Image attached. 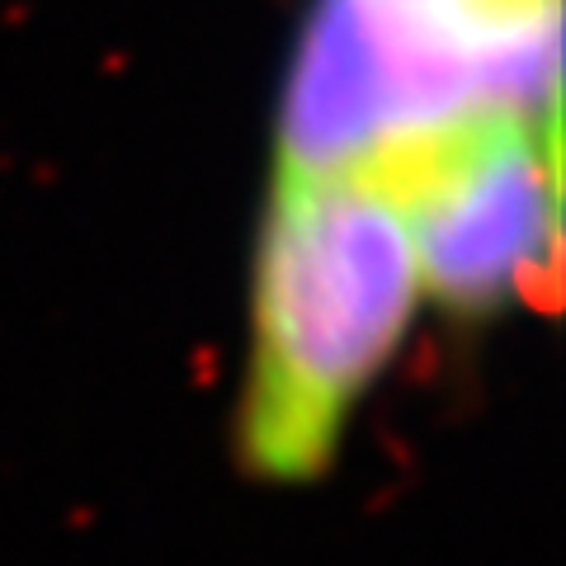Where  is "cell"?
<instances>
[{
	"mask_svg": "<svg viewBox=\"0 0 566 566\" xmlns=\"http://www.w3.org/2000/svg\"><path fill=\"white\" fill-rule=\"evenodd\" d=\"M424 303L411 232L374 175L279 170L251 274L237 458L264 486H312L392 368Z\"/></svg>",
	"mask_w": 566,
	"mask_h": 566,
	"instance_id": "obj_1",
	"label": "cell"
},
{
	"mask_svg": "<svg viewBox=\"0 0 566 566\" xmlns=\"http://www.w3.org/2000/svg\"><path fill=\"white\" fill-rule=\"evenodd\" d=\"M562 0H316L279 104V170L378 175L482 118L557 123Z\"/></svg>",
	"mask_w": 566,
	"mask_h": 566,
	"instance_id": "obj_2",
	"label": "cell"
},
{
	"mask_svg": "<svg viewBox=\"0 0 566 566\" xmlns=\"http://www.w3.org/2000/svg\"><path fill=\"white\" fill-rule=\"evenodd\" d=\"M374 180L401 208L424 303L491 316L557 279V123H463Z\"/></svg>",
	"mask_w": 566,
	"mask_h": 566,
	"instance_id": "obj_3",
	"label": "cell"
}]
</instances>
